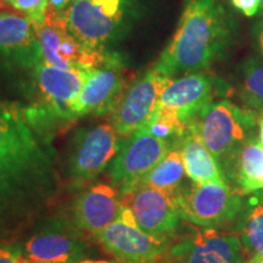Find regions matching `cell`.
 Segmentation results:
<instances>
[{"label":"cell","instance_id":"cell-33","mask_svg":"<svg viewBox=\"0 0 263 263\" xmlns=\"http://www.w3.org/2000/svg\"><path fill=\"white\" fill-rule=\"evenodd\" d=\"M24 263H45V262H38V261H32V259H29L27 257H25L24 259Z\"/></svg>","mask_w":263,"mask_h":263},{"label":"cell","instance_id":"cell-22","mask_svg":"<svg viewBox=\"0 0 263 263\" xmlns=\"http://www.w3.org/2000/svg\"><path fill=\"white\" fill-rule=\"evenodd\" d=\"M239 230L242 248L252 257L263 258V200L258 193L249 197Z\"/></svg>","mask_w":263,"mask_h":263},{"label":"cell","instance_id":"cell-25","mask_svg":"<svg viewBox=\"0 0 263 263\" xmlns=\"http://www.w3.org/2000/svg\"><path fill=\"white\" fill-rule=\"evenodd\" d=\"M230 4L248 17L255 16L261 9V0H230Z\"/></svg>","mask_w":263,"mask_h":263},{"label":"cell","instance_id":"cell-32","mask_svg":"<svg viewBox=\"0 0 263 263\" xmlns=\"http://www.w3.org/2000/svg\"><path fill=\"white\" fill-rule=\"evenodd\" d=\"M245 263H263V258H258V257H251L249 261H246Z\"/></svg>","mask_w":263,"mask_h":263},{"label":"cell","instance_id":"cell-19","mask_svg":"<svg viewBox=\"0 0 263 263\" xmlns=\"http://www.w3.org/2000/svg\"><path fill=\"white\" fill-rule=\"evenodd\" d=\"M194 121L177 141L186 176L195 184L226 182L218 162L203 144Z\"/></svg>","mask_w":263,"mask_h":263},{"label":"cell","instance_id":"cell-28","mask_svg":"<svg viewBox=\"0 0 263 263\" xmlns=\"http://www.w3.org/2000/svg\"><path fill=\"white\" fill-rule=\"evenodd\" d=\"M73 0H50L49 2V14L58 16V17L64 18L65 12L67 11V9L70 8Z\"/></svg>","mask_w":263,"mask_h":263},{"label":"cell","instance_id":"cell-10","mask_svg":"<svg viewBox=\"0 0 263 263\" xmlns=\"http://www.w3.org/2000/svg\"><path fill=\"white\" fill-rule=\"evenodd\" d=\"M95 240L118 263H160L170 248L168 242L144 233L123 205L120 217L95 236Z\"/></svg>","mask_w":263,"mask_h":263},{"label":"cell","instance_id":"cell-35","mask_svg":"<svg viewBox=\"0 0 263 263\" xmlns=\"http://www.w3.org/2000/svg\"><path fill=\"white\" fill-rule=\"evenodd\" d=\"M257 193H258V195L261 196V199L263 200V190H261V192H257Z\"/></svg>","mask_w":263,"mask_h":263},{"label":"cell","instance_id":"cell-5","mask_svg":"<svg viewBox=\"0 0 263 263\" xmlns=\"http://www.w3.org/2000/svg\"><path fill=\"white\" fill-rule=\"evenodd\" d=\"M120 136L111 123L80 129L72 139L66 161V174L73 188L97 178L112 162L120 149Z\"/></svg>","mask_w":263,"mask_h":263},{"label":"cell","instance_id":"cell-29","mask_svg":"<svg viewBox=\"0 0 263 263\" xmlns=\"http://www.w3.org/2000/svg\"><path fill=\"white\" fill-rule=\"evenodd\" d=\"M14 9L11 5V0H0V14L2 12H6L8 9Z\"/></svg>","mask_w":263,"mask_h":263},{"label":"cell","instance_id":"cell-36","mask_svg":"<svg viewBox=\"0 0 263 263\" xmlns=\"http://www.w3.org/2000/svg\"><path fill=\"white\" fill-rule=\"evenodd\" d=\"M3 103H4V101H2V100H0V105H2Z\"/></svg>","mask_w":263,"mask_h":263},{"label":"cell","instance_id":"cell-18","mask_svg":"<svg viewBox=\"0 0 263 263\" xmlns=\"http://www.w3.org/2000/svg\"><path fill=\"white\" fill-rule=\"evenodd\" d=\"M121 210V195L115 186L106 184L88 186L73 203L74 226L95 238L116 221Z\"/></svg>","mask_w":263,"mask_h":263},{"label":"cell","instance_id":"cell-34","mask_svg":"<svg viewBox=\"0 0 263 263\" xmlns=\"http://www.w3.org/2000/svg\"><path fill=\"white\" fill-rule=\"evenodd\" d=\"M259 11H261V14L263 15V0H261V9H259Z\"/></svg>","mask_w":263,"mask_h":263},{"label":"cell","instance_id":"cell-8","mask_svg":"<svg viewBox=\"0 0 263 263\" xmlns=\"http://www.w3.org/2000/svg\"><path fill=\"white\" fill-rule=\"evenodd\" d=\"M171 149L170 140L157 137L145 126L124 138L108 172L115 188L120 194L134 188Z\"/></svg>","mask_w":263,"mask_h":263},{"label":"cell","instance_id":"cell-6","mask_svg":"<svg viewBox=\"0 0 263 263\" xmlns=\"http://www.w3.org/2000/svg\"><path fill=\"white\" fill-rule=\"evenodd\" d=\"M213 90V80L202 72L172 80L164 88L151 118L173 128L182 137L189 124L212 103Z\"/></svg>","mask_w":263,"mask_h":263},{"label":"cell","instance_id":"cell-13","mask_svg":"<svg viewBox=\"0 0 263 263\" xmlns=\"http://www.w3.org/2000/svg\"><path fill=\"white\" fill-rule=\"evenodd\" d=\"M124 77L121 59L108 54L104 62L87 71L80 97L72 105L70 120L111 111L122 97Z\"/></svg>","mask_w":263,"mask_h":263},{"label":"cell","instance_id":"cell-4","mask_svg":"<svg viewBox=\"0 0 263 263\" xmlns=\"http://www.w3.org/2000/svg\"><path fill=\"white\" fill-rule=\"evenodd\" d=\"M197 133L218 164L228 166L240 147L252 139L257 115L229 100L215 101L194 121Z\"/></svg>","mask_w":263,"mask_h":263},{"label":"cell","instance_id":"cell-20","mask_svg":"<svg viewBox=\"0 0 263 263\" xmlns=\"http://www.w3.org/2000/svg\"><path fill=\"white\" fill-rule=\"evenodd\" d=\"M229 164L236 190L241 194H254L263 190V146L252 138L240 147Z\"/></svg>","mask_w":263,"mask_h":263},{"label":"cell","instance_id":"cell-23","mask_svg":"<svg viewBox=\"0 0 263 263\" xmlns=\"http://www.w3.org/2000/svg\"><path fill=\"white\" fill-rule=\"evenodd\" d=\"M239 89L246 106L263 111V57L249 59L241 65Z\"/></svg>","mask_w":263,"mask_h":263},{"label":"cell","instance_id":"cell-21","mask_svg":"<svg viewBox=\"0 0 263 263\" xmlns=\"http://www.w3.org/2000/svg\"><path fill=\"white\" fill-rule=\"evenodd\" d=\"M185 168L178 147H172L166 156L146 174L139 184H146L153 188L176 196L185 176Z\"/></svg>","mask_w":263,"mask_h":263},{"label":"cell","instance_id":"cell-1","mask_svg":"<svg viewBox=\"0 0 263 263\" xmlns=\"http://www.w3.org/2000/svg\"><path fill=\"white\" fill-rule=\"evenodd\" d=\"M61 188L55 153L31 111L0 105V245L22 235Z\"/></svg>","mask_w":263,"mask_h":263},{"label":"cell","instance_id":"cell-11","mask_svg":"<svg viewBox=\"0 0 263 263\" xmlns=\"http://www.w3.org/2000/svg\"><path fill=\"white\" fill-rule=\"evenodd\" d=\"M171 81V78L153 67L132 84L111 110L110 123L118 136L127 138L146 126Z\"/></svg>","mask_w":263,"mask_h":263},{"label":"cell","instance_id":"cell-2","mask_svg":"<svg viewBox=\"0 0 263 263\" xmlns=\"http://www.w3.org/2000/svg\"><path fill=\"white\" fill-rule=\"evenodd\" d=\"M236 31L226 0H186L178 27L154 68L171 80L206 70L232 48Z\"/></svg>","mask_w":263,"mask_h":263},{"label":"cell","instance_id":"cell-27","mask_svg":"<svg viewBox=\"0 0 263 263\" xmlns=\"http://www.w3.org/2000/svg\"><path fill=\"white\" fill-rule=\"evenodd\" d=\"M252 43L259 57H263V18L258 20L251 28Z\"/></svg>","mask_w":263,"mask_h":263},{"label":"cell","instance_id":"cell-16","mask_svg":"<svg viewBox=\"0 0 263 263\" xmlns=\"http://www.w3.org/2000/svg\"><path fill=\"white\" fill-rule=\"evenodd\" d=\"M44 62L35 26L28 17L15 12L0 14V64L33 68Z\"/></svg>","mask_w":263,"mask_h":263},{"label":"cell","instance_id":"cell-17","mask_svg":"<svg viewBox=\"0 0 263 263\" xmlns=\"http://www.w3.org/2000/svg\"><path fill=\"white\" fill-rule=\"evenodd\" d=\"M88 70H66L42 62L33 68L35 87L51 114L70 120L72 105L80 97Z\"/></svg>","mask_w":263,"mask_h":263},{"label":"cell","instance_id":"cell-15","mask_svg":"<svg viewBox=\"0 0 263 263\" xmlns=\"http://www.w3.org/2000/svg\"><path fill=\"white\" fill-rule=\"evenodd\" d=\"M41 42L44 62L66 70H89L105 61L106 51H91L85 49L66 28L64 18L54 21L45 18L41 26H35Z\"/></svg>","mask_w":263,"mask_h":263},{"label":"cell","instance_id":"cell-12","mask_svg":"<svg viewBox=\"0 0 263 263\" xmlns=\"http://www.w3.org/2000/svg\"><path fill=\"white\" fill-rule=\"evenodd\" d=\"M167 255L173 263H242V245L234 233L199 227L170 245Z\"/></svg>","mask_w":263,"mask_h":263},{"label":"cell","instance_id":"cell-31","mask_svg":"<svg viewBox=\"0 0 263 263\" xmlns=\"http://www.w3.org/2000/svg\"><path fill=\"white\" fill-rule=\"evenodd\" d=\"M76 263H116V262L103 261V259H82V261L76 262Z\"/></svg>","mask_w":263,"mask_h":263},{"label":"cell","instance_id":"cell-14","mask_svg":"<svg viewBox=\"0 0 263 263\" xmlns=\"http://www.w3.org/2000/svg\"><path fill=\"white\" fill-rule=\"evenodd\" d=\"M77 227L61 218L49 219L38 227L25 245L26 257L45 263H76L87 254Z\"/></svg>","mask_w":263,"mask_h":263},{"label":"cell","instance_id":"cell-7","mask_svg":"<svg viewBox=\"0 0 263 263\" xmlns=\"http://www.w3.org/2000/svg\"><path fill=\"white\" fill-rule=\"evenodd\" d=\"M180 216L200 228H217L235 218L242 210L241 194L226 182L195 184L176 194Z\"/></svg>","mask_w":263,"mask_h":263},{"label":"cell","instance_id":"cell-30","mask_svg":"<svg viewBox=\"0 0 263 263\" xmlns=\"http://www.w3.org/2000/svg\"><path fill=\"white\" fill-rule=\"evenodd\" d=\"M259 144L263 146V115L258 120V139Z\"/></svg>","mask_w":263,"mask_h":263},{"label":"cell","instance_id":"cell-24","mask_svg":"<svg viewBox=\"0 0 263 263\" xmlns=\"http://www.w3.org/2000/svg\"><path fill=\"white\" fill-rule=\"evenodd\" d=\"M50 0H11L15 11L21 12L28 17L34 26H41L45 22Z\"/></svg>","mask_w":263,"mask_h":263},{"label":"cell","instance_id":"cell-9","mask_svg":"<svg viewBox=\"0 0 263 263\" xmlns=\"http://www.w3.org/2000/svg\"><path fill=\"white\" fill-rule=\"evenodd\" d=\"M120 195L144 233L171 244L182 218L176 197L146 184H138Z\"/></svg>","mask_w":263,"mask_h":263},{"label":"cell","instance_id":"cell-3","mask_svg":"<svg viewBox=\"0 0 263 263\" xmlns=\"http://www.w3.org/2000/svg\"><path fill=\"white\" fill-rule=\"evenodd\" d=\"M134 0H73L64 15L67 31L91 51H106L136 17Z\"/></svg>","mask_w":263,"mask_h":263},{"label":"cell","instance_id":"cell-26","mask_svg":"<svg viewBox=\"0 0 263 263\" xmlns=\"http://www.w3.org/2000/svg\"><path fill=\"white\" fill-rule=\"evenodd\" d=\"M25 256L14 246L0 245V263H24Z\"/></svg>","mask_w":263,"mask_h":263}]
</instances>
